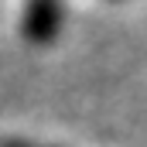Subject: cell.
Returning a JSON list of instances; mask_svg holds the SVG:
<instances>
[{
	"label": "cell",
	"instance_id": "obj_2",
	"mask_svg": "<svg viewBox=\"0 0 147 147\" xmlns=\"http://www.w3.org/2000/svg\"><path fill=\"white\" fill-rule=\"evenodd\" d=\"M0 147H41V144H28V140H0Z\"/></svg>",
	"mask_w": 147,
	"mask_h": 147
},
{
	"label": "cell",
	"instance_id": "obj_1",
	"mask_svg": "<svg viewBox=\"0 0 147 147\" xmlns=\"http://www.w3.org/2000/svg\"><path fill=\"white\" fill-rule=\"evenodd\" d=\"M62 28V0H24L21 3V38L28 45H48Z\"/></svg>",
	"mask_w": 147,
	"mask_h": 147
}]
</instances>
